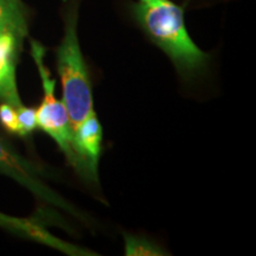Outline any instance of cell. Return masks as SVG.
<instances>
[{
  "label": "cell",
  "instance_id": "cell-5",
  "mask_svg": "<svg viewBox=\"0 0 256 256\" xmlns=\"http://www.w3.org/2000/svg\"><path fill=\"white\" fill-rule=\"evenodd\" d=\"M20 43L11 34H0V100L19 108L23 106L19 98L16 78V63Z\"/></svg>",
  "mask_w": 256,
  "mask_h": 256
},
{
  "label": "cell",
  "instance_id": "cell-3",
  "mask_svg": "<svg viewBox=\"0 0 256 256\" xmlns=\"http://www.w3.org/2000/svg\"><path fill=\"white\" fill-rule=\"evenodd\" d=\"M31 54L40 72L44 98L40 107L36 110L37 127L44 130L55 140L69 162L75 166V154L72 150V130L68 112L63 101L55 95L56 81L51 78L50 72L44 63L46 50L37 42L31 43Z\"/></svg>",
  "mask_w": 256,
  "mask_h": 256
},
{
  "label": "cell",
  "instance_id": "cell-10",
  "mask_svg": "<svg viewBox=\"0 0 256 256\" xmlns=\"http://www.w3.org/2000/svg\"><path fill=\"white\" fill-rule=\"evenodd\" d=\"M0 122L8 132H18V119H17V108L8 104H0Z\"/></svg>",
  "mask_w": 256,
  "mask_h": 256
},
{
  "label": "cell",
  "instance_id": "cell-6",
  "mask_svg": "<svg viewBox=\"0 0 256 256\" xmlns=\"http://www.w3.org/2000/svg\"><path fill=\"white\" fill-rule=\"evenodd\" d=\"M0 171L5 172L24 184L25 186L31 188L36 194H40L42 198L48 200L56 206H62L63 209L72 211V208L64 204V202L52 194L50 190H48L46 186H43L40 182L37 180L34 172L32 171L30 165L25 164L23 159L18 158L8 147H6L4 144L0 142Z\"/></svg>",
  "mask_w": 256,
  "mask_h": 256
},
{
  "label": "cell",
  "instance_id": "cell-2",
  "mask_svg": "<svg viewBox=\"0 0 256 256\" xmlns=\"http://www.w3.org/2000/svg\"><path fill=\"white\" fill-rule=\"evenodd\" d=\"M78 4H70L64 36L57 49V72L63 88V104L68 112L72 130L94 114V98L88 68L78 37Z\"/></svg>",
  "mask_w": 256,
  "mask_h": 256
},
{
  "label": "cell",
  "instance_id": "cell-4",
  "mask_svg": "<svg viewBox=\"0 0 256 256\" xmlns=\"http://www.w3.org/2000/svg\"><path fill=\"white\" fill-rule=\"evenodd\" d=\"M102 127L96 114L89 115L72 130L75 166L83 177L98 182V166L101 156Z\"/></svg>",
  "mask_w": 256,
  "mask_h": 256
},
{
  "label": "cell",
  "instance_id": "cell-9",
  "mask_svg": "<svg viewBox=\"0 0 256 256\" xmlns=\"http://www.w3.org/2000/svg\"><path fill=\"white\" fill-rule=\"evenodd\" d=\"M17 119L18 136H26L37 128L36 110H34V108L25 107V106H22V107L17 108Z\"/></svg>",
  "mask_w": 256,
  "mask_h": 256
},
{
  "label": "cell",
  "instance_id": "cell-1",
  "mask_svg": "<svg viewBox=\"0 0 256 256\" xmlns=\"http://www.w3.org/2000/svg\"><path fill=\"white\" fill-rule=\"evenodd\" d=\"M133 14L156 46L170 57L184 78L203 72L209 57L191 40L183 8L171 0H138Z\"/></svg>",
  "mask_w": 256,
  "mask_h": 256
},
{
  "label": "cell",
  "instance_id": "cell-7",
  "mask_svg": "<svg viewBox=\"0 0 256 256\" xmlns=\"http://www.w3.org/2000/svg\"><path fill=\"white\" fill-rule=\"evenodd\" d=\"M0 34H11L19 43L28 34L26 20L17 0H0Z\"/></svg>",
  "mask_w": 256,
  "mask_h": 256
},
{
  "label": "cell",
  "instance_id": "cell-11",
  "mask_svg": "<svg viewBox=\"0 0 256 256\" xmlns=\"http://www.w3.org/2000/svg\"><path fill=\"white\" fill-rule=\"evenodd\" d=\"M0 220H2V222H5V223H8V224H17V226H23V228H25V223H23V222H20V220H14V218H8V217H5V216H2V215H0Z\"/></svg>",
  "mask_w": 256,
  "mask_h": 256
},
{
  "label": "cell",
  "instance_id": "cell-8",
  "mask_svg": "<svg viewBox=\"0 0 256 256\" xmlns=\"http://www.w3.org/2000/svg\"><path fill=\"white\" fill-rule=\"evenodd\" d=\"M124 254L128 256H145V255H165L164 250L156 243L139 236H124Z\"/></svg>",
  "mask_w": 256,
  "mask_h": 256
}]
</instances>
